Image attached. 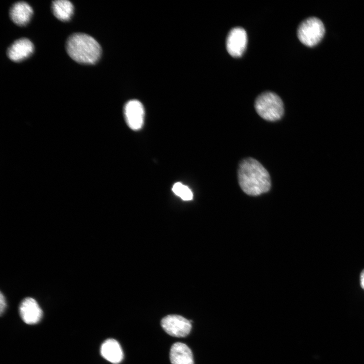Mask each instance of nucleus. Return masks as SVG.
I'll return each mask as SVG.
<instances>
[{
	"label": "nucleus",
	"instance_id": "obj_1",
	"mask_svg": "<svg viewBox=\"0 0 364 364\" xmlns=\"http://www.w3.org/2000/svg\"><path fill=\"white\" fill-rule=\"evenodd\" d=\"M239 185L243 191L250 196H258L268 192L271 180L267 170L252 158L243 159L238 169Z\"/></svg>",
	"mask_w": 364,
	"mask_h": 364
},
{
	"label": "nucleus",
	"instance_id": "obj_2",
	"mask_svg": "<svg viewBox=\"0 0 364 364\" xmlns=\"http://www.w3.org/2000/svg\"><path fill=\"white\" fill-rule=\"evenodd\" d=\"M66 49L75 61L83 64H94L101 57L102 49L98 41L91 36L75 33L67 39Z\"/></svg>",
	"mask_w": 364,
	"mask_h": 364
},
{
	"label": "nucleus",
	"instance_id": "obj_3",
	"mask_svg": "<svg viewBox=\"0 0 364 364\" xmlns=\"http://www.w3.org/2000/svg\"><path fill=\"white\" fill-rule=\"evenodd\" d=\"M254 107L261 118L269 121L280 119L284 112L281 99L271 92H264L259 95L255 100Z\"/></svg>",
	"mask_w": 364,
	"mask_h": 364
},
{
	"label": "nucleus",
	"instance_id": "obj_4",
	"mask_svg": "<svg viewBox=\"0 0 364 364\" xmlns=\"http://www.w3.org/2000/svg\"><path fill=\"white\" fill-rule=\"evenodd\" d=\"M325 32V26L322 21L316 17H309L300 24L297 36L303 44L312 47L319 43Z\"/></svg>",
	"mask_w": 364,
	"mask_h": 364
},
{
	"label": "nucleus",
	"instance_id": "obj_5",
	"mask_svg": "<svg viewBox=\"0 0 364 364\" xmlns=\"http://www.w3.org/2000/svg\"><path fill=\"white\" fill-rule=\"evenodd\" d=\"M161 326L168 335L176 337L187 336L192 329L190 321L176 314H170L164 317L161 321Z\"/></svg>",
	"mask_w": 364,
	"mask_h": 364
},
{
	"label": "nucleus",
	"instance_id": "obj_6",
	"mask_svg": "<svg viewBox=\"0 0 364 364\" xmlns=\"http://www.w3.org/2000/svg\"><path fill=\"white\" fill-rule=\"evenodd\" d=\"M247 43V33L243 28L237 27L230 31L226 37V48L232 57H241L246 49Z\"/></svg>",
	"mask_w": 364,
	"mask_h": 364
},
{
	"label": "nucleus",
	"instance_id": "obj_7",
	"mask_svg": "<svg viewBox=\"0 0 364 364\" xmlns=\"http://www.w3.org/2000/svg\"><path fill=\"white\" fill-rule=\"evenodd\" d=\"M124 113L126 123L133 130H139L143 125L145 111L142 104L136 100L129 101L125 105Z\"/></svg>",
	"mask_w": 364,
	"mask_h": 364
},
{
	"label": "nucleus",
	"instance_id": "obj_8",
	"mask_svg": "<svg viewBox=\"0 0 364 364\" xmlns=\"http://www.w3.org/2000/svg\"><path fill=\"white\" fill-rule=\"evenodd\" d=\"M19 313L24 322L29 325L38 323L42 316L40 307L37 301L31 297H27L21 302Z\"/></svg>",
	"mask_w": 364,
	"mask_h": 364
},
{
	"label": "nucleus",
	"instance_id": "obj_9",
	"mask_svg": "<svg viewBox=\"0 0 364 364\" xmlns=\"http://www.w3.org/2000/svg\"><path fill=\"white\" fill-rule=\"evenodd\" d=\"M34 46L28 38H22L15 40L8 48L7 55L14 62H20L29 57L33 53Z\"/></svg>",
	"mask_w": 364,
	"mask_h": 364
},
{
	"label": "nucleus",
	"instance_id": "obj_10",
	"mask_svg": "<svg viewBox=\"0 0 364 364\" xmlns=\"http://www.w3.org/2000/svg\"><path fill=\"white\" fill-rule=\"evenodd\" d=\"M33 11L31 7L25 2H19L12 5L10 9V16L16 24L27 25L30 21Z\"/></svg>",
	"mask_w": 364,
	"mask_h": 364
},
{
	"label": "nucleus",
	"instance_id": "obj_11",
	"mask_svg": "<svg viewBox=\"0 0 364 364\" xmlns=\"http://www.w3.org/2000/svg\"><path fill=\"white\" fill-rule=\"evenodd\" d=\"M169 358L171 364H194L191 349L181 342H176L171 346Z\"/></svg>",
	"mask_w": 364,
	"mask_h": 364
},
{
	"label": "nucleus",
	"instance_id": "obj_12",
	"mask_svg": "<svg viewBox=\"0 0 364 364\" xmlns=\"http://www.w3.org/2000/svg\"><path fill=\"white\" fill-rule=\"evenodd\" d=\"M101 354L105 359L114 364L120 363L123 358V353L119 343L113 339H108L103 343Z\"/></svg>",
	"mask_w": 364,
	"mask_h": 364
},
{
	"label": "nucleus",
	"instance_id": "obj_13",
	"mask_svg": "<svg viewBox=\"0 0 364 364\" xmlns=\"http://www.w3.org/2000/svg\"><path fill=\"white\" fill-rule=\"evenodd\" d=\"M52 9L54 16L58 19L62 21L70 20L73 15V5L67 0L53 1Z\"/></svg>",
	"mask_w": 364,
	"mask_h": 364
},
{
	"label": "nucleus",
	"instance_id": "obj_14",
	"mask_svg": "<svg viewBox=\"0 0 364 364\" xmlns=\"http://www.w3.org/2000/svg\"><path fill=\"white\" fill-rule=\"evenodd\" d=\"M173 193L185 201L191 200L193 198L191 190L186 186L180 183H176L172 187Z\"/></svg>",
	"mask_w": 364,
	"mask_h": 364
},
{
	"label": "nucleus",
	"instance_id": "obj_15",
	"mask_svg": "<svg viewBox=\"0 0 364 364\" xmlns=\"http://www.w3.org/2000/svg\"><path fill=\"white\" fill-rule=\"evenodd\" d=\"M5 296L1 293L0 297V311L2 314L6 308L7 304Z\"/></svg>",
	"mask_w": 364,
	"mask_h": 364
},
{
	"label": "nucleus",
	"instance_id": "obj_16",
	"mask_svg": "<svg viewBox=\"0 0 364 364\" xmlns=\"http://www.w3.org/2000/svg\"><path fill=\"white\" fill-rule=\"evenodd\" d=\"M360 281L361 288L364 290V269L360 274Z\"/></svg>",
	"mask_w": 364,
	"mask_h": 364
}]
</instances>
